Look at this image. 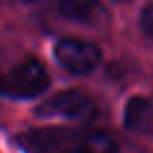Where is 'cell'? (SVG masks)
Instances as JSON below:
<instances>
[{"mask_svg":"<svg viewBox=\"0 0 153 153\" xmlns=\"http://www.w3.org/2000/svg\"><path fill=\"white\" fill-rule=\"evenodd\" d=\"M60 14L79 23H95L103 16L99 0H60Z\"/></svg>","mask_w":153,"mask_h":153,"instance_id":"obj_5","label":"cell"},{"mask_svg":"<svg viewBox=\"0 0 153 153\" xmlns=\"http://www.w3.org/2000/svg\"><path fill=\"white\" fill-rule=\"evenodd\" d=\"M118 2H124V0H118Z\"/></svg>","mask_w":153,"mask_h":153,"instance_id":"obj_8","label":"cell"},{"mask_svg":"<svg viewBox=\"0 0 153 153\" xmlns=\"http://www.w3.org/2000/svg\"><path fill=\"white\" fill-rule=\"evenodd\" d=\"M25 2H33V0H25Z\"/></svg>","mask_w":153,"mask_h":153,"instance_id":"obj_7","label":"cell"},{"mask_svg":"<svg viewBox=\"0 0 153 153\" xmlns=\"http://www.w3.org/2000/svg\"><path fill=\"white\" fill-rule=\"evenodd\" d=\"M37 114L43 118L87 120L95 116V103L78 89H64L39 105Z\"/></svg>","mask_w":153,"mask_h":153,"instance_id":"obj_2","label":"cell"},{"mask_svg":"<svg viewBox=\"0 0 153 153\" xmlns=\"http://www.w3.org/2000/svg\"><path fill=\"white\" fill-rule=\"evenodd\" d=\"M124 126L136 134H153V103L146 97H132L124 107Z\"/></svg>","mask_w":153,"mask_h":153,"instance_id":"obj_4","label":"cell"},{"mask_svg":"<svg viewBox=\"0 0 153 153\" xmlns=\"http://www.w3.org/2000/svg\"><path fill=\"white\" fill-rule=\"evenodd\" d=\"M51 83L47 68L37 58H27L0 76V95L12 99H35Z\"/></svg>","mask_w":153,"mask_h":153,"instance_id":"obj_1","label":"cell"},{"mask_svg":"<svg viewBox=\"0 0 153 153\" xmlns=\"http://www.w3.org/2000/svg\"><path fill=\"white\" fill-rule=\"evenodd\" d=\"M142 29H143V33L153 41V2L142 12Z\"/></svg>","mask_w":153,"mask_h":153,"instance_id":"obj_6","label":"cell"},{"mask_svg":"<svg viewBox=\"0 0 153 153\" xmlns=\"http://www.w3.org/2000/svg\"><path fill=\"white\" fill-rule=\"evenodd\" d=\"M54 58L70 74H89L101 62V51L89 41L60 39L54 45Z\"/></svg>","mask_w":153,"mask_h":153,"instance_id":"obj_3","label":"cell"}]
</instances>
